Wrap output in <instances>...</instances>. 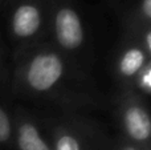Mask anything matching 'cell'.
Segmentation results:
<instances>
[{"mask_svg": "<svg viewBox=\"0 0 151 150\" xmlns=\"http://www.w3.org/2000/svg\"><path fill=\"white\" fill-rule=\"evenodd\" d=\"M8 80L15 97L47 104L56 110L88 113L105 104L93 74L48 41L12 58Z\"/></svg>", "mask_w": 151, "mask_h": 150, "instance_id": "obj_1", "label": "cell"}, {"mask_svg": "<svg viewBox=\"0 0 151 150\" xmlns=\"http://www.w3.org/2000/svg\"><path fill=\"white\" fill-rule=\"evenodd\" d=\"M47 41L91 73L96 57L93 29L81 0H49Z\"/></svg>", "mask_w": 151, "mask_h": 150, "instance_id": "obj_2", "label": "cell"}, {"mask_svg": "<svg viewBox=\"0 0 151 150\" xmlns=\"http://www.w3.org/2000/svg\"><path fill=\"white\" fill-rule=\"evenodd\" d=\"M8 37L12 58L47 41L49 0H11L8 3Z\"/></svg>", "mask_w": 151, "mask_h": 150, "instance_id": "obj_3", "label": "cell"}, {"mask_svg": "<svg viewBox=\"0 0 151 150\" xmlns=\"http://www.w3.org/2000/svg\"><path fill=\"white\" fill-rule=\"evenodd\" d=\"M42 121L53 150H101L105 136L86 113L57 110Z\"/></svg>", "mask_w": 151, "mask_h": 150, "instance_id": "obj_4", "label": "cell"}, {"mask_svg": "<svg viewBox=\"0 0 151 150\" xmlns=\"http://www.w3.org/2000/svg\"><path fill=\"white\" fill-rule=\"evenodd\" d=\"M113 116L122 137L151 150V117L146 98L130 88L117 89L113 98Z\"/></svg>", "mask_w": 151, "mask_h": 150, "instance_id": "obj_5", "label": "cell"}, {"mask_svg": "<svg viewBox=\"0 0 151 150\" xmlns=\"http://www.w3.org/2000/svg\"><path fill=\"white\" fill-rule=\"evenodd\" d=\"M150 61L151 56L145 50L138 37L122 33L114 49L110 66L117 89L130 88L134 76Z\"/></svg>", "mask_w": 151, "mask_h": 150, "instance_id": "obj_6", "label": "cell"}, {"mask_svg": "<svg viewBox=\"0 0 151 150\" xmlns=\"http://www.w3.org/2000/svg\"><path fill=\"white\" fill-rule=\"evenodd\" d=\"M12 116L16 150H53L42 117L24 106H16Z\"/></svg>", "mask_w": 151, "mask_h": 150, "instance_id": "obj_7", "label": "cell"}, {"mask_svg": "<svg viewBox=\"0 0 151 150\" xmlns=\"http://www.w3.org/2000/svg\"><path fill=\"white\" fill-rule=\"evenodd\" d=\"M118 12L122 33L138 37L151 28V0H123Z\"/></svg>", "mask_w": 151, "mask_h": 150, "instance_id": "obj_8", "label": "cell"}, {"mask_svg": "<svg viewBox=\"0 0 151 150\" xmlns=\"http://www.w3.org/2000/svg\"><path fill=\"white\" fill-rule=\"evenodd\" d=\"M130 89L146 100L151 96V61L145 64L141 71L134 76Z\"/></svg>", "mask_w": 151, "mask_h": 150, "instance_id": "obj_9", "label": "cell"}, {"mask_svg": "<svg viewBox=\"0 0 151 150\" xmlns=\"http://www.w3.org/2000/svg\"><path fill=\"white\" fill-rule=\"evenodd\" d=\"M0 146H13V116L4 105H0Z\"/></svg>", "mask_w": 151, "mask_h": 150, "instance_id": "obj_10", "label": "cell"}, {"mask_svg": "<svg viewBox=\"0 0 151 150\" xmlns=\"http://www.w3.org/2000/svg\"><path fill=\"white\" fill-rule=\"evenodd\" d=\"M101 150H147V149L126 140L125 137H122L119 134L114 138H110V140H107L105 137L102 146H101Z\"/></svg>", "mask_w": 151, "mask_h": 150, "instance_id": "obj_11", "label": "cell"}, {"mask_svg": "<svg viewBox=\"0 0 151 150\" xmlns=\"http://www.w3.org/2000/svg\"><path fill=\"white\" fill-rule=\"evenodd\" d=\"M9 1H11V0H0V8H1L3 5H7Z\"/></svg>", "mask_w": 151, "mask_h": 150, "instance_id": "obj_12", "label": "cell"}]
</instances>
